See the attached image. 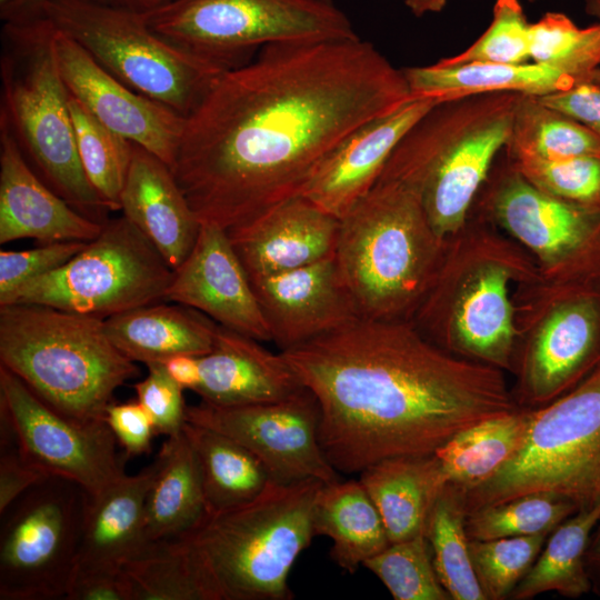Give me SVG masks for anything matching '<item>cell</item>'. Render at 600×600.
<instances>
[{"instance_id": "obj_54", "label": "cell", "mask_w": 600, "mask_h": 600, "mask_svg": "<svg viewBox=\"0 0 600 600\" xmlns=\"http://www.w3.org/2000/svg\"><path fill=\"white\" fill-rule=\"evenodd\" d=\"M586 561L592 586L591 590L600 596V521L591 536Z\"/></svg>"}, {"instance_id": "obj_2", "label": "cell", "mask_w": 600, "mask_h": 600, "mask_svg": "<svg viewBox=\"0 0 600 600\" xmlns=\"http://www.w3.org/2000/svg\"><path fill=\"white\" fill-rule=\"evenodd\" d=\"M280 352L317 399L321 449L346 474L431 454L520 407L504 371L443 350L407 320L358 318Z\"/></svg>"}, {"instance_id": "obj_8", "label": "cell", "mask_w": 600, "mask_h": 600, "mask_svg": "<svg viewBox=\"0 0 600 600\" xmlns=\"http://www.w3.org/2000/svg\"><path fill=\"white\" fill-rule=\"evenodd\" d=\"M1 110L20 150L38 176L73 208L104 222L109 210L80 161L69 92L54 51V26L47 17L3 22Z\"/></svg>"}, {"instance_id": "obj_32", "label": "cell", "mask_w": 600, "mask_h": 600, "mask_svg": "<svg viewBox=\"0 0 600 600\" xmlns=\"http://www.w3.org/2000/svg\"><path fill=\"white\" fill-rule=\"evenodd\" d=\"M312 526L314 536L332 541V560L349 573L390 543L381 516L359 479L322 483Z\"/></svg>"}, {"instance_id": "obj_59", "label": "cell", "mask_w": 600, "mask_h": 600, "mask_svg": "<svg viewBox=\"0 0 600 600\" xmlns=\"http://www.w3.org/2000/svg\"><path fill=\"white\" fill-rule=\"evenodd\" d=\"M596 491H597V496L599 497V496H600V477H599V479H598V483H597V489H596Z\"/></svg>"}, {"instance_id": "obj_1", "label": "cell", "mask_w": 600, "mask_h": 600, "mask_svg": "<svg viewBox=\"0 0 600 600\" xmlns=\"http://www.w3.org/2000/svg\"><path fill=\"white\" fill-rule=\"evenodd\" d=\"M411 99L402 69L360 37L269 44L212 80L172 171L199 221L229 231L301 196L348 133Z\"/></svg>"}, {"instance_id": "obj_48", "label": "cell", "mask_w": 600, "mask_h": 600, "mask_svg": "<svg viewBox=\"0 0 600 600\" xmlns=\"http://www.w3.org/2000/svg\"><path fill=\"white\" fill-rule=\"evenodd\" d=\"M49 478L30 464L19 452L13 440L1 433L0 514L37 483Z\"/></svg>"}, {"instance_id": "obj_49", "label": "cell", "mask_w": 600, "mask_h": 600, "mask_svg": "<svg viewBox=\"0 0 600 600\" xmlns=\"http://www.w3.org/2000/svg\"><path fill=\"white\" fill-rule=\"evenodd\" d=\"M538 98L600 137V84L581 82Z\"/></svg>"}, {"instance_id": "obj_43", "label": "cell", "mask_w": 600, "mask_h": 600, "mask_svg": "<svg viewBox=\"0 0 600 600\" xmlns=\"http://www.w3.org/2000/svg\"><path fill=\"white\" fill-rule=\"evenodd\" d=\"M506 158L531 184L544 193L600 210V156L561 160Z\"/></svg>"}, {"instance_id": "obj_19", "label": "cell", "mask_w": 600, "mask_h": 600, "mask_svg": "<svg viewBox=\"0 0 600 600\" xmlns=\"http://www.w3.org/2000/svg\"><path fill=\"white\" fill-rule=\"evenodd\" d=\"M200 223L192 250L173 270L166 300L200 311L219 326L271 342L251 280L227 231Z\"/></svg>"}, {"instance_id": "obj_30", "label": "cell", "mask_w": 600, "mask_h": 600, "mask_svg": "<svg viewBox=\"0 0 600 600\" xmlns=\"http://www.w3.org/2000/svg\"><path fill=\"white\" fill-rule=\"evenodd\" d=\"M531 417L519 407L453 434L432 452L442 486L466 491L493 477L520 450Z\"/></svg>"}, {"instance_id": "obj_13", "label": "cell", "mask_w": 600, "mask_h": 600, "mask_svg": "<svg viewBox=\"0 0 600 600\" xmlns=\"http://www.w3.org/2000/svg\"><path fill=\"white\" fill-rule=\"evenodd\" d=\"M172 276L157 248L122 214L106 220L63 266L20 288L9 304H43L104 320L166 300Z\"/></svg>"}, {"instance_id": "obj_29", "label": "cell", "mask_w": 600, "mask_h": 600, "mask_svg": "<svg viewBox=\"0 0 600 600\" xmlns=\"http://www.w3.org/2000/svg\"><path fill=\"white\" fill-rule=\"evenodd\" d=\"M359 474L390 542L424 532L432 502L443 488L432 453L383 459Z\"/></svg>"}, {"instance_id": "obj_12", "label": "cell", "mask_w": 600, "mask_h": 600, "mask_svg": "<svg viewBox=\"0 0 600 600\" xmlns=\"http://www.w3.org/2000/svg\"><path fill=\"white\" fill-rule=\"evenodd\" d=\"M512 391L520 407H542L600 367V287L540 280L514 293Z\"/></svg>"}, {"instance_id": "obj_14", "label": "cell", "mask_w": 600, "mask_h": 600, "mask_svg": "<svg viewBox=\"0 0 600 600\" xmlns=\"http://www.w3.org/2000/svg\"><path fill=\"white\" fill-rule=\"evenodd\" d=\"M470 213L519 243L546 282L600 287V210L544 193L504 158L494 162Z\"/></svg>"}, {"instance_id": "obj_44", "label": "cell", "mask_w": 600, "mask_h": 600, "mask_svg": "<svg viewBox=\"0 0 600 600\" xmlns=\"http://www.w3.org/2000/svg\"><path fill=\"white\" fill-rule=\"evenodd\" d=\"M530 24L519 0H496L487 30L464 51L439 61L526 63L530 59Z\"/></svg>"}, {"instance_id": "obj_16", "label": "cell", "mask_w": 600, "mask_h": 600, "mask_svg": "<svg viewBox=\"0 0 600 600\" xmlns=\"http://www.w3.org/2000/svg\"><path fill=\"white\" fill-rule=\"evenodd\" d=\"M1 433L48 477L76 482L96 496L122 478L116 438L106 421L83 422L54 410L0 366Z\"/></svg>"}, {"instance_id": "obj_41", "label": "cell", "mask_w": 600, "mask_h": 600, "mask_svg": "<svg viewBox=\"0 0 600 600\" xmlns=\"http://www.w3.org/2000/svg\"><path fill=\"white\" fill-rule=\"evenodd\" d=\"M371 571L396 600H450L441 584L426 533L390 542L368 559Z\"/></svg>"}, {"instance_id": "obj_37", "label": "cell", "mask_w": 600, "mask_h": 600, "mask_svg": "<svg viewBox=\"0 0 600 600\" xmlns=\"http://www.w3.org/2000/svg\"><path fill=\"white\" fill-rule=\"evenodd\" d=\"M579 508L559 493L530 492L470 511L466 529L470 540L549 534Z\"/></svg>"}, {"instance_id": "obj_20", "label": "cell", "mask_w": 600, "mask_h": 600, "mask_svg": "<svg viewBox=\"0 0 600 600\" xmlns=\"http://www.w3.org/2000/svg\"><path fill=\"white\" fill-rule=\"evenodd\" d=\"M271 342L288 350L360 318L334 257L251 280Z\"/></svg>"}, {"instance_id": "obj_3", "label": "cell", "mask_w": 600, "mask_h": 600, "mask_svg": "<svg viewBox=\"0 0 600 600\" xmlns=\"http://www.w3.org/2000/svg\"><path fill=\"white\" fill-rule=\"evenodd\" d=\"M542 280L533 258L470 213L448 237L438 272L410 322L443 350L511 372L519 286Z\"/></svg>"}, {"instance_id": "obj_21", "label": "cell", "mask_w": 600, "mask_h": 600, "mask_svg": "<svg viewBox=\"0 0 600 600\" xmlns=\"http://www.w3.org/2000/svg\"><path fill=\"white\" fill-rule=\"evenodd\" d=\"M439 101L413 98L357 127L321 161L301 196L341 219L377 183L404 134Z\"/></svg>"}, {"instance_id": "obj_38", "label": "cell", "mask_w": 600, "mask_h": 600, "mask_svg": "<svg viewBox=\"0 0 600 600\" xmlns=\"http://www.w3.org/2000/svg\"><path fill=\"white\" fill-rule=\"evenodd\" d=\"M69 109L83 171L109 211L120 210L133 142L108 129L69 93Z\"/></svg>"}, {"instance_id": "obj_4", "label": "cell", "mask_w": 600, "mask_h": 600, "mask_svg": "<svg viewBox=\"0 0 600 600\" xmlns=\"http://www.w3.org/2000/svg\"><path fill=\"white\" fill-rule=\"evenodd\" d=\"M322 481L270 482L252 501L207 513L184 544L204 600H290L291 568L314 537Z\"/></svg>"}, {"instance_id": "obj_52", "label": "cell", "mask_w": 600, "mask_h": 600, "mask_svg": "<svg viewBox=\"0 0 600 600\" xmlns=\"http://www.w3.org/2000/svg\"><path fill=\"white\" fill-rule=\"evenodd\" d=\"M82 3L131 11L140 14H147L152 11H156L173 0H76Z\"/></svg>"}, {"instance_id": "obj_24", "label": "cell", "mask_w": 600, "mask_h": 600, "mask_svg": "<svg viewBox=\"0 0 600 600\" xmlns=\"http://www.w3.org/2000/svg\"><path fill=\"white\" fill-rule=\"evenodd\" d=\"M120 210L173 270L192 250L201 226L172 169L136 143Z\"/></svg>"}, {"instance_id": "obj_27", "label": "cell", "mask_w": 600, "mask_h": 600, "mask_svg": "<svg viewBox=\"0 0 600 600\" xmlns=\"http://www.w3.org/2000/svg\"><path fill=\"white\" fill-rule=\"evenodd\" d=\"M218 323L187 306L152 303L104 319L111 342L126 357L144 364L176 354L201 357L213 344Z\"/></svg>"}, {"instance_id": "obj_55", "label": "cell", "mask_w": 600, "mask_h": 600, "mask_svg": "<svg viewBox=\"0 0 600 600\" xmlns=\"http://www.w3.org/2000/svg\"><path fill=\"white\" fill-rule=\"evenodd\" d=\"M446 3L447 0H404V4L417 17L440 12Z\"/></svg>"}, {"instance_id": "obj_15", "label": "cell", "mask_w": 600, "mask_h": 600, "mask_svg": "<svg viewBox=\"0 0 600 600\" xmlns=\"http://www.w3.org/2000/svg\"><path fill=\"white\" fill-rule=\"evenodd\" d=\"M87 491L49 477L1 514L0 599H66L77 567Z\"/></svg>"}, {"instance_id": "obj_40", "label": "cell", "mask_w": 600, "mask_h": 600, "mask_svg": "<svg viewBox=\"0 0 600 600\" xmlns=\"http://www.w3.org/2000/svg\"><path fill=\"white\" fill-rule=\"evenodd\" d=\"M530 59L588 82L600 67V22L580 28L564 13L547 12L530 24Z\"/></svg>"}, {"instance_id": "obj_50", "label": "cell", "mask_w": 600, "mask_h": 600, "mask_svg": "<svg viewBox=\"0 0 600 600\" xmlns=\"http://www.w3.org/2000/svg\"><path fill=\"white\" fill-rule=\"evenodd\" d=\"M67 600H130V590L122 570L76 569Z\"/></svg>"}, {"instance_id": "obj_45", "label": "cell", "mask_w": 600, "mask_h": 600, "mask_svg": "<svg viewBox=\"0 0 600 600\" xmlns=\"http://www.w3.org/2000/svg\"><path fill=\"white\" fill-rule=\"evenodd\" d=\"M87 242L64 241L40 247L0 251V307L8 306L17 291L28 282L63 266Z\"/></svg>"}, {"instance_id": "obj_46", "label": "cell", "mask_w": 600, "mask_h": 600, "mask_svg": "<svg viewBox=\"0 0 600 600\" xmlns=\"http://www.w3.org/2000/svg\"><path fill=\"white\" fill-rule=\"evenodd\" d=\"M148 374L134 384L137 400L149 414L156 434L179 436L187 423L183 389L160 362L146 364Z\"/></svg>"}, {"instance_id": "obj_31", "label": "cell", "mask_w": 600, "mask_h": 600, "mask_svg": "<svg viewBox=\"0 0 600 600\" xmlns=\"http://www.w3.org/2000/svg\"><path fill=\"white\" fill-rule=\"evenodd\" d=\"M156 459L144 510L148 542L181 537L208 513L198 460L186 433L169 437Z\"/></svg>"}, {"instance_id": "obj_39", "label": "cell", "mask_w": 600, "mask_h": 600, "mask_svg": "<svg viewBox=\"0 0 600 600\" xmlns=\"http://www.w3.org/2000/svg\"><path fill=\"white\" fill-rule=\"evenodd\" d=\"M130 600H204L189 553L179 538L150 542L122 567Z\"/></svg>"}, {"instance_id": "obj_56", "label": "cell", "mask_w": 600, "mask_h": 600, "mask_svg": "<svg viewBox=\"0 0 600 600\" xmlns=\"http://www.w3.org/2000/svg\"><path fill=\"white\" fill-rule=\"evenodd\" d=\"M583 3L586 13L600 22V0H583Z\"/></svg>"}, {"instance_id": "obj_28", "label": "cell", "mask_w": 600, "mask_h": 600, "mask_svg": "<svg viewBox=\"0 0 600 600\" xmlns=\"http://www.w3.org/2000/svg\"><path fill=\"white\" fill-rule=\"evenodd\" d=\"M413 98L440 101L467 96L514 92L542 97L578 84L572 78L538 63L466 62L402 69Z\"/></svg>"}, {"instance_id": "obj_26", "label": "cell", "mask_w": 600, "mask_h": 600, "mask_svg": "<svg viewBox=\"0 0 600 600\" xmlns=\"http://www.w3.org/2000/svg\"><path fill=\"white\" fill-rule=\"evenodd\" d=\"M157 468L154 459L139 473L88 494L76 569L122 570L147 548L146 499Z\"/></svg>"}, {"instance_id": "obj_60", "label": "cell", "mask_w": 600, "mask_h": 600, "mask_svg": "<svg viewBox=\"0 0 600 600\" xmlns=\"http://www.w3.org/2000/svg\"><path fill=\"white\" fill-rule=\"evenodd\" d=\"M320 1H324V2H332V0H320Z\"/></svg>"}, {"instance_id": "obj_47", "label": "cell", "mask_w": 600, "mask_h": 600, "mask_svg": "<svg viewBox=\"0 0 600 600\" xmlns=\"http://www.w3.org/2000/svg\"><path fill=\"white\" fill-rule=\"evenodd\" d=\"M104 421L127 458L149 453L156 434L153 423L138 400L111 402L104 413Z\"/></svg>"}, {"instance_id": "obj_6", "label": "cell", "mask_w": 600, "mask_h": 600, "mask_svg": "<svg viewBox=\"0 0 600 600\" xmlns=\"http://www.w3.org/2000/svg\"><path fill=\"white\" fill-rule=\"evenodd\" d=\"M519 96L439 101L400 140L378 180L413 190L434 230L446 238L456 233L507 146Z\"/></svg>"}, {"instance_id": "obj_35", "label": "cell", "mask_w": 600, "mask_h": 600, "mask_svg": "<svg viewBox=\"0 0 600 600\" xmlns=\"http://www.w3.org/2000/svg\"><path fill=\"white\" fill-rule=\"evenodd\" d=\"M503 150L508 158L543 160L600 156V137L538 97L520 94Z\"/></svg>"}, {"instance_id": "obj_33", "label": "cell", "mask_w": 600, "mask_h": 600, "mask_svg": "<svg viewBox=\"0 0 600 600\" xmlns=\"http://www.w3.org/2000/svg\"><path fill=\"white\" fill-rule=\"evenodd\" d=\"M600 521V496L561 522L544 543L538 558L511 592L528 600L549 591L579 598L591 591L587 550Z\"/></svg>"}, {"instance_id": "obj_9", "label": "cell", "mask_w": 600, "mask_h": 600, "mask_svg": "<svg viewBox=\"0 0 600 600\" xmlns=\"http://www.w3.org/2000/svg\"><path fill=\"white\" fill-rule=\"evenodd\" d=\"M143 17L166 41L223 71L269 44L359 37L342 10L320 0H173Z\"/></svg>"}, {"instance_id": "obj_34", "label": "cell", "mask_w": 600, "mask_h": 600, "mask_svg": "<svg viewBox=\"0 0 600 600\" xmlns=\"http://www.w3.org/2000/svg\"><path fill=\"white\" fill-rule=\"evenodd\" d=\"M183 432L198 460L208 513L248 503L271 482L259 459L232 438L189 422Z\"/></svg>"}, {"instance_id": "obj_53", "label": "cell", "mask_w": 600, "mask_h": 600, "mask_svg": "<svg viewBox=\"0 0 600 600\" xmlns=\"http://www.w3.org/2000/svg\"><path fill=\"white\" fill-rule=\"evenodd\" d=\"M47 0H17L6 10L1 11L3 22L26 21L43 16Z\"/></svg>"}, {"instance_id": "obj_17", "label": "cell", "mask_w": 600, "mask_h": 600, "mask_svg": "<svg viewBox=\"0 0 600 600\" xmlns=\"http://www.w3.org/2000/svg\"><path fill=\"white\" fill-rule=\"evenodd\" d=\"M187 422L242 444L259 459L271 482L316 479L328 483L340 479L321 449L320 410L307 388L271 402L223 407L201 401L187 406Z\"/></svg>"}, {"instance_id": "obj_11", "label": "cell", "mask_w": 600, "mask_h": 600, "mask_svg": "<svg viewBox=\"0 0 600 600\" xmlns=\"http://www.w3.org/2000/svg\"><path fill=\"white\" fill-rule=\"evenodd\" d=\"M43 16L119 81L184 118L223 71L166 41L140 13L47 0Z\"/></svg>"}, {"instance_id": "obj_10", "label": "cell", "mask_w": 600, "mask_h": 600, "mask_svg": "<svg viewBox=\"0 0 600 600\" xmlns=\"http://www.w3.org/2000/svg\"><path fill=\"white\" fill-rule=\"evenodd\" d=\"M600 477V367L556 400L532 408L517 454L483 483L461 491L469 513L478 508L537 491L574 500L598 498Z\"/></svg>"}, {"instance_id": "obj_42", "label": "cell", "mask_w": 600, "mask_h": 600, "mask_svg": "<svg viewBox=\"0 0 600 600\" xmlns=\"http://www.w3.org/2000/svg\"><path fill=\"white\" fill-rule=\"evenodd\" d=\"M548 534L470 540V556L487 600H502L533 564Z\"/></svg>"}, {"instance_id": "obj_58", "label": "cell", "mask_w": 600, "mask_h": 600, "mask_svg": "<svg viewBox=\"0 0 600 600\" xmlns=\"http://www.w3.org/2000/svg\"><path fill=\"white\" fill-rule=\"evenodd\" d=\"M17 0H0V12L9 8L11 4H13Z\"/></svg>"}, {"instance_id": "obj_51", "label": "cell", "mask_w": 600, "mask_h": 600, "mask_svg": "<svg viewBox=\"0 0 600 600\" xmlns=\"http://www.w3.org/2000/svg\"><path fill=\"white\" fill-rule=\"evenodd\" d=\"M167 373L183 390L196 391L201 382L200 357L192 354H176L163 362Z\"/></svg>"}, {"instance_id": "obj_61", "label": "cell", "mask_w": 600, "mask_h": 600, "mask_svg": "<svg viewBox=\"0 0 600 600\" xmlns=\"http://www.w3.org/2000/svg\"><path fill=\"white\" fill-rule=\"evenodd\" d=\"M529 1H531V2H532V1H536V0H529Z\"/></svg>"}, {"instance_id": "obj_25", "label": "cell", "mask_w": 600, "mask_h": 600, "mask_svg": "<svg viewBox=\"0 0 600 600\" xmlns=\"http://www.w3.org/2000/svg\"><path fill=\"white\" fill-rule=\"evenodd\" d=\"M218 326L211 350L200 357L201 382L194 391L216 406H243L286 399L304 387L281 352Z\"/></svg>"}, {"instance_id": "obj_36", "label": "cell", "mask_w": 600, "mask_h": 600, "mask_svg": "<svg viewBox=\"0 0 600 600\" xmlns=\"http://www.w3.org/2000/svg\"><path fill=\"white\" fill-rule=\"evenodd\" d=\"M467 514L460 490L444 486L432 502L424 533L438 578L450 598L487 600L471 561Z\"/></svg>"}, {"instance_id": "obj_57", "label": "cell", "mask_w": 600, "mask_h": 600, "mask_svg": "<svg viewBox=\"0 0 600 600\" xmlns=\"http://www.w3.org/2000/svg\"><path fill=\"white\" fill-rule=\"evenodd\" d=\"M589 81L600 84V67L591 73Z\"/></svg>"}, {"instance_id": "obj_23", "label": "cell", "mask_w": 600, "mask_h": 600, "mask_svg": "<svg viewBox=\"0 0 600 600\" xmlns=\"http://www.w3.org/2000/svg\"><path fill=\"white\" fill-rule=\"evenodd\" d=\"M339 228L340 219L298 196L227 233L252 280L332 256Z\"/></svg>"}, {"instance_id": "obj_22", "label": "cell", "mask_w": 600, "mask_h": 600, "mask_svg": "<svg viewBox=\"0 0 600 600\" xmlns=\"http://www.w3.org/2000/svg\"><path fill=\"white\" fill-rule=\"evenodd\" d=\"M102 227L103 222L78 211L38 176L0 118V243L20 239L89 242Z\"/></svg>"}, {"instance_id": "obj_5", "label": "cell", "mask_w": 600, "mask_h": 600, "mask_svg": "<svg viewBox=\"0 0 600 600\" xmlns=\"http://www.w3.org/2000/svg\"><path fill=\"white\" fill-rule=\"evenodd\" d=\"M447 242L413 190L378 180L340 219L334 251L360 318L410 321L438 272Z\"/></svg>"}, {"instance_id": "obj_18", "label": "cell", "mask_w": 600, "mask_h": 600, "mask_svg": "<svg viewBox=\"0 0 600 600\" xmlns=\"http://www.w3.org/2000/svg\"><path fill=\"white\" fill-rule=\"evenodd\" d=\"M53 51L68 92L91 116L172 169L184 117L119 81L56 27Z\"/></svg>"}, {"instance_id": "obj_7", "label": "cell", "mask_w": 600, "mask_h": 600, "mask_svg": "<svg viewBox=\"0 0 600 600\" xmlns=\"http://www.w3.org/2000/svg\"><path fill=\"white\" fill-rule=\"evenodd\" d=\"M0 366L48 406L104 421L114 391L139 373L109 339L104 320L43 304L0 307Z\"/></svg>"}]
</instances>
